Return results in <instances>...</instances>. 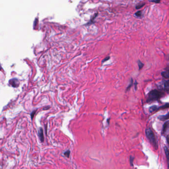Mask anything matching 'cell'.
<instances>
[{
	"label": "cell",
	"instance_id": "e0dca14e",
	"mask_svg": "<svg viewBox=\"0 0 169 169\" xmlns=\"http://www.w3.org/2000/svg\"><path fill=\"white\" fill-rule=\"evenodd\" d=\"M144 5H141L140 6H137V7H136V9H139V8H140L141 7H142Z\"/></svg>",
	"mask_w": 169,
	"mask_h": 169
},
{
	"label": "cell",
	"instance_id": "ac0fdd59",
	"mask_svg": "<svg viewBox=\"0 0 169 169\" xmlns=\"http://www.w3.org/2000/svg\"><path fill=\"white\" fill-rule=\"evenodd\" d=\"M167 141L168 142V144L169 145V134L167 136Z\"/></svg>",
	"mask_w": 169,
	"mask_h": 169
},
{
	"label": "cell",
	"instance_id": "8992f818",
	"mask_svg": "<svg viewBox=\"0 0 169 169\" xmlns=\"http://www.w3.org/2000/svg\"><path fill=\"white\" fill-rule=\"evenodd\" d=\"M158 118L161 121H165V120L169 119V113L165 115L160 116L158 117Z\"/></svg>",
	"mask_w": 169,
	"mask_h": 169
},
{
	"label": "cell",
	"instance_id": "277c9868",
	"mask_svg": "<svg viewBox=\"0 0 169 169\" xmlns=\"http://www.w3.org/2000/svg\"><path fill=\"white\" fill-rule=\"evenodd\" d=\"M169 129V121L166 122L163 127L162 134H164L166 133Z\"/></svg>",
	"mask_w": 169,
	"mask_h": 169
},
{
	"label": "cell",
	"instance_id": "9a60e30c",
	"mask_svg": "<svg viewBox=\"0 0 169 169\" xmlns=\"http://www.w3.org/2000/svg\"><path fill=\"white\" fill-rule=\"evenodd\" d=\"M135 15L137 16H140L141 15H142V12L140 11H138L137 12L135 13Z\"/></svg>",
	"mask_w": 169,
	"mask_h": 169
},
{
	"label": "cell",
	"instance_id": "3957f363",
	"mask_svg": "<svg viewBox=\"0 0 169 169\" xmlns=\"http://www.w3.org/2000/svg\"><path fill=\"white\" fill-rule=\"evenodd\" d=\"M9 83L13 87H17L19 84L18 80L16 79H12L10 81Z\"/></svg>",
	"mask_w": 169,
	"mask_h": 169
},
{
	"label": "cell",
	"instance_id": "5bb4252c",
	"mask_svg": "<svg viewBox=\"0 0 169 169\" xmlns=\"http://www.w3.org/2000/svg\"><path fill=\"white\" fill-rule=\"evenodd\" d=\"M151 2L155 3H159L160 2V0H149Z\"/></svg>",
	"mask_w": 169,
	"mask_h": 169
},
{
	"label": "cell",
	"instance_id": "4fadbf2b",
	"mask_svg": "<svg viewBox=\"0 0 169 169\" xmlns=\"http://www.w3.org/2000/svg\"><path fill=\"white\" fill-rule=\"evenodd\" d=\"M138 65L139 70H140L144 66V64L140 61H138Z\"/></svg>",
	"mask_w": 169,
	"mask_h": 169
},
{
	"label": "cell",
	"instance_id": "9c48e42d",
	"mask_svg": "<svg viewBox=\"0 0 169 169\" xmlns=\"http://www.w3.org/2000/svg\"><path fill=\"white\" fill-rule=\"evenodd\" d=\"M164 88H165V90L167 92H169V81H168L165 82L164 84Z\"/></svg>",
	"mask_w": 169,
	"mask_h": 169
},
{
	"label": "cell",
	"instance_id": "8fae6325",
	"mask_svg": "<svg viewBox=\"0 0 169 169\" xmlns=\"http://www.w3.org/2000/svg\"><path fill=\"white\" fill-rule=\"evenodd\" d=\"M169 103H167V104H166L164 105L163 106H161V107H160L158 108L157 110H160V109H163L168 108H169Z\"/></svg>",
	"mask_w": 169,
	"mask_h": 169
},
{
	"label": "cell",
	"instance_id": "ffe728a7",
	"mask_svg": "<svg viewBox=\"0 0 169 169\" xmlns=\"http://www.w3.org/2000/svg\"><path fill=\"white\" fill-rule=\"evenodd\" d=\"M2 70V66L0 65V70Z\"/></svg>",
	"mask_w": 169,
	"mask_h": 169
},
{
	"label": "cell",
	"instance_id": "7a4b0ae2",
	"mask_svg": "<svg viewBox=\"0 0 169 169\" xmlns=\"http://www.w3.org/2000/svg\"><path fill=\"white\" fill-rule=\"evenodd\" d=\"M163 95L164 94L162 92L158 90H152L149 93L148 98L147 99V102H149L157 100L163 97Z\"/></svg>",
	"mask_w": 169,
	"mask_h": 169
},
{
	"label": "cell",
	"instance_id": "52a82bcc",
	"mask_svg": "<svg viewBox=\"0 0 169 169\" xmlns=\"http://www.w3.org/2000/svg\"><path fill=\"white\" fill-rule=\"evenodd\" d=\"M39 136L42 142H43L44 140V136L43 133V130L42 128H40L39 131Z\"/></svg>",
	"mask_w": 169,
	"mask_h": 169
},
{
	"label": "cell",
	"instance_id": "6da1fadb",
	"mask_svg": "<svg viewBox=\"0 0 169 169\" xmlns=\"http://www.w3.org/2000/svg\"><path fill=\"white\" fill-rule=\"evenodd\" d=\"M145 133L146 136L148 139L149 141L150 142V144L153 146L155 150H157L158 148L157 140L153 131L150 128H148L146 130Z\"/></svg>",
	"mask_w": 169,
	"mask_h": 169
},
{
	"label": "cell",
	"instance_id": "7c38bea8",
	"mask_svg": "<svg viewBox=\"0 0 169 169\" xmlns=\"http://www.w3.org/2000/svg\"><path fill=\"white\" fill-rule=\"evenodd\" d=\"M70 151L69 150H67L66 152L64 153V156H65L67 158H69L70 157Z\"/></svg>",
	"mask_w": 169,
	"mask_h": 169
},
{
	"label": "cell",
	"instance_id": "ba28073f",
	"mask_svg": "<svg viewBox=\"0 0 169 169\" xmlns=\"http://www.w3.org/2000/svg\"><path fill=\"white\" fill-rule=\"evenodd\" d=\"M162 75L163 77L167 78V79H169V70L168 71H166L164 72H163L162 73Z\"/></svg>",
	"mask_w": 169,
	"mask_h": 169
},
{
	"label": "cell",
	"instance_id": "30bf717a",
	"mask_svg": "<svg viewBox=\"0 0 169 169\" xmlns=\"http://www.w3.org/2000/svg\"><path fill=\"white\" fill-rule=\"evenodd\" d=\"M157 109V106L154 105V106H151L149 108V111H150V113H152V112H154L155 111H156Z\"/></svg>",
	"mask_w": 169,
	"mask_h": 169
},
{
	"label": "cell",
	"instance_id": "2e32d148",
	"mask_svg": "<svg viewBox=\"0 0 169 169\" xmlns=\"http://www.w3.org/2000/svg\"><path fill=\"white\" fill-rule=\"evenodd\" d=\"M132 84H133V80H131V83L130 84V86H129V87L127 88V90H129V89H130V88H131V87L132 86Z\"/></svg>",
	"mask_w": 169,
	"mask_h": 169
},
{
	"label": "cell",
	"instance_id": "5b68a950",
	"mask_svg": "<svg viewBox=\"0 0 169 169\" xmlns=\"http://www.w3.org/2000/svg\"><path fill=\"white\" fill-rule=\"evenodd\" d=\"M164 151L165 153V155L167 158V164L169 168V149L167 147H164Z\"/></svg>",
	"mask_w": 169,
	"mask_h": 169
},
{
	"label": "cell",
	"instance_id": "d6986e66",
	"mask_svg": "<svg viewBox=\"0 0 169 169\" xmlns=\"http://www.w3.org/2000/svg\"><path fill=\"white\" fill-rule=\"evenodd\" d=\"M109 57H108V58H106L105 60H103V61H102V62H105V61H107V60H109Z\"/></svg>",
	"mask_w": 169,
	"mask_h": 169
}]
</instances>
